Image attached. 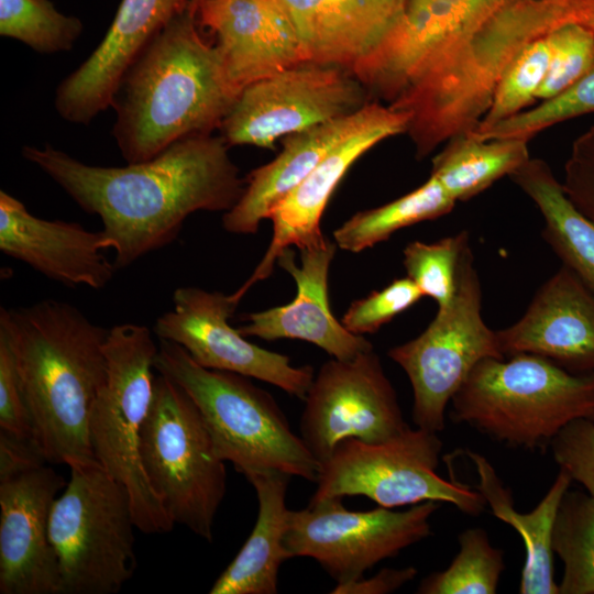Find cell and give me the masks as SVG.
Here are the masks:
<instances>
[{"label": "cell", "mask_w": 594, "mask_h": 594, "mask_svg": "<svg viewBox=\"0 0 594 594\" xmlns=\"http://www.w3.org/2000/svg\"><path fill=\"white\" fill-rule=\"evenodd\" d=\"M228 146L221 136H188L123 167L88 165L52 145L24 146L22 156L100 218L119 270L172 243L189 215L237 204L245 183Z\"/></svg>", "instance_id": "cell-1"}, {"label": "cell", "mask_w": 594, "mask_h": 594, "mask_svg": "<svg viewBox=\"0 0 594 594\" xmlns=\"http://www.w3.org/2000/svg\"><path fill=\"white\" fill-rule=\"evenodd\" d=\"M568 23L594 28V0H503L428 61L389 103L409 114L417 156L474 131L519 53Z\"/></svg>", "instance_id": "cell-2"}, {"label": "cell", "mask_w": 594, "mask_h": 594, "mask_svg": "<svg viewBox=\"0 0 594 594\" xmlns=\"http://www.w3.org/2000/svg\"><path fill=\"white\" fill-rule=\"evenodd\" d=\"M0 324L9 333L34 439L46 462L68 466L97 462L89 417L107 380L109 329L55 299L1 307Z\"/></svg>", "instance_id": "cell-3"}, {"label": "cell", "mask_w": 594, "mask_h": 594, "mask_svg": "<svg viewBox=\"0 0 594 594\" xmlns=\"http://www.w3.org/2000/svg\"><path fill=\"white\" fill-rule=\"evenodd\" d=\"M238 95L186 9L141 51L114 92L112 133L122 157L143 162L182 139L209 135Z\"/></svg>", "instance_id": "cell-4"}, {"label": "cell", "mask_w": 594, "mask_h": 594, "mask_svg": "<svg viewBox=\"0 0 594 594\" xmlns=\"http://www.w3.org/2000/svg\"><path fill=\"white\" fill-rule=\"evenodd\" d=\"M154 367L176 382L197 406L216 453L246 479L280 472L317 481L319 462L265 389L250 377L206 369L179 344L158 339Z\"/></svg>", "instance_id": "cell-5"}, {"label": "cell", "mask_w": 594, "mask_h": 594, "mask_svg": "<svg viewBox=\"0 0 594 594\" xmlns=\"http://www.w3.org/2000/svg\"><path fill=\"white\" fill-rule=\"evenodd\" d=\"M451 418L507 447L546 449L571 421L594 420V373L528 353L486 358L452 397Z\"/></svg>", "instance_id": "cell-6"}, {"label": "cell", "mask_w": 594, "mask_h": 594, "mask_svg": "<svg viewBox=\"0 0 594 594\" xmlns=\"http://www.w3.org/2000/svg\"><path fill=\"white\" fill-rule=\"evenodd\" d=\"M158 351L152 331L139 323L109 329L105 343L107 380L89 417V441L96 461L129 492L136 528L163 534L174 522L144 472L140 437L154 389Z\"/></svg>", "instance_id": "cell-7"}, {"label": "cell", "mask_w": 594, "mask_h": 594, "mask_svg": "<svg viewBox=\"0 0 594 594\" xmlns=\"http://www.w3.org/2000/svg\"><path fill=\"white\" fill-rule=\"evenodd\" d=\"M52 506L48 535L61 594H114L132 578L136 528L125 486L97 462L69 466Z\"/></svg>", "instance_id": "cell-8"}, {"label": "cell", "mask_w": 594, "mask_h": 594, "mask_svg": "<svg viewBox=\"0 0 594 594\" xmlns=\"http://www.w3.org/2000/svg\"><path fill=\"white\" fill-rule=\"evenodd\" d=\"M140 453L148 483L170 520L211 542L227 492L224 461L193 399L161 373L155 375Z\"/></svg>", "instance_id": "cell-9"}, {"label": "cell", "mask_w": 594, "mask_h": 594, "mask_svg": "<svg viewBox=\"0 0 594 594\" xmlns=\"http://www.w3.org/2000/svg\"><path fill=\"white\" fill-rule=\"evenodd\" d=\"M441 450L438 433L418 427H408L396 437L376 443L344 439L329 460L320 464L310 502L362 495L378 506L394 508L433 501L479 516L487 507L482 494L436 472Z\"/></svg>", "instance_id": "cell-10"}, {"label": "cell", "mask_w": 594, "mask_h": 594, "mask_svg": "<svg viewBox=\"0 0 594 594\" xmlns=\"http://www.w3.org/2000/svg\"><path fill=\"white\" fill-rule=\"evenodd\" d=\"M388 356L413 387L416 427L441 432L446 410L474 366L486 358L504 359L496 331L482 317V288L470 245L462 254L452 301L415 339L392 348Z\"/></svg>", "instance_id": "cell-11"}, {"label": "cell", "mask_w": 594, "mask_h": 594, "mask_svg": "<svg viewBox=\"0 0 594 594\" xmlns=\"http://www.w3.org/2000/svg\"><path fill=\"white\" fill-rule=\"evenodd\" d=\"M343 497L309 502L300 510H290L284 544L290 558L309 557L337 582L363 578L382 560L432 535L430 519L439 502L411 505L406 510L377 507L352 512Z\"/></svg>", "instance_id": "cell-12"}, {"label": "cell", "mask_w": 594, "mask_h": 594, "mask_svg": "<svg viewBox=\"0 0 594 594\" xmlns=\"http://www.w3.org/2000/svg\"><path fill=\"white\" fill-rule=\"evenodd\" d=\"M367 103L348 68L304 62L245 86L223 118L228 145L273 147L275 141L349 116Z\"/></svg>", "instance_id": "cell-13"}, {"label": "cell", "mask_w": 594, "mask_h": 594, "mask_svg": "<svg viewBox=\"0 0 594 594\" xmlns=\"http://www.w3.org/2000/svg\"><path fill=\"white\" fill-rule=\"evenodd\" d=\"M304 400L300 438L319 464L344 439L383 442L409 427L374 349L323 363Z\"/></svg>", "instance_id": "cell-14"}, {"label": "cell", "mask_w": 594, "mask_h": 594, "mask_svg": "<svg viewBox=\"0 0 594 594\" xmlns=\"http://www.w3.org/2000/svg\"><path fill=\"white\" fill-rule=\"evenodd\" d=\"M174 308L161 315L153 331L158 339L183 346L199 365L237 373L277 386L305 399L314 381L309 365L294 366L287 355L248 341L229 319L239 302L232 295L199 287H178Z\"/></svg>", "instance_id": "cell-15"}, {"label": "cell", "mask_w": 594, "mask_h": 594, "mask_svg": "<svg viewBox=\"0 0 594 594\" xmlns=\"http://www.w3.org/2000/svg\"><path fill=\"white\" fill-rule=\"evenodd\" d=\"M409 114L391 106L369 103L363 123L339 142L315 169L268 213L273 237L250 278L232 295L241 301L257 282L267 278L278 255L290 245L299 250L318 245L326 238L320 229L324 208L344 174L365 152L381 141L407 132Z\"/></svg>", "instance_id": "cell-16"}, {"label": "cell", "mask_w": 594, "mask_h": 594, "mask_svg": "<svg viewBox=\"0 0 594 594\" xmlns=\"http://www.w3.org/2000/svg\"><path fill=\"white\" fill-rule=\"evenodd\" d=\"M65 485L45 465L0 479L1 594H61L48 526L53 503Z\"/></svg>", "instance_id": "cell-17"}, {"label": "cell", "mask_w": 594, "mask_h": 594, "mask_svg": "<svg viewBox=\"0 0 594 594\" xmlns=\"http://www.w3.org/2000/svg\"><path fill=\"white\" fill-rule=\"evenodd\" d=\"M198 25L208 29L230 82L245 86L309 62L277 0H188Z\"/></svg>", "instance_id": "cell-18"}, {"label": "cell", "mask_w": 594, "mask_h": 594, "mask_svg": "<svg viewBox=\"0 0 594 594\" xmlns=\"http://www.w3.org/2000/svg\"><path fill=\"white\" fill-rule=\"evenodd\" d=\"M187 6L188 0H121L103 40L58 85L54 99L57 113L70 123L89 124L111 107L127 69Z\"/></svg>", "instance_id": "cell-19"}, {"label": "cell", "mask_w": 594, "mask_h": 594, "mask_svg": "<svg viewBox=\"0 0 594 594\" xmlns=\"http://www.w3.org/2000/svg\"><path fill=\"white\" fill-rule=\"evenodd\" d=\"M503 0H407L380 46L353 70L389 103L436 54Z\"/></svg>", "instance_id": "cell-20"}, {"label": "cell", "mask_w": 594, "mask_h": 594, "mask_svg": "<svg viewBox=\"0 0 594 594\" xmlns=\"http://www.w3.org/2000/svg\"><path fill=\"white\" fill-rule=\"evenodd\" d=\"M496 333L505 358L535 354L573 374L594 373V294L564 265L522 317Z\"/></svg>", "instance_id": "cell-21"}, {"label": "cell", "mask_w": 594, "mask_h": 594, "mask_svg": "<svg viewBox=\"0 0 594 594\" xmlns=\"http://www.w3.org/2000/svg\"><path fill=\"white\" fill-rule=\"evenodd\" d=\"M337 243H322L300 251V265L295 264L294 251L288 248L276 264L294 278L297 294L287 305L273 307L242 317L238 330L244 337L263 340L298 339L312 343L331 358L346 361L372 350L363 337L350 332L331 312L328 300V275Z\"/></svg>", "instance_id": "cell-22"}, {"label": "cell", "mask_w": 594, "mask_h": 594, "mask_svg": "<svg viewBox=\"0 0 594 594\" xmlns=\"http://www.w3.org/2000/svg\"><path fill=\"white\" fill-rule=\"evenodd\" d=\"M107 249L102 231L38 218L22 201L0 191V250L46 277L68 286L102 289L117 270L102 253Z\"/></svg>", "instance_id": "cell-23"}, {"label": "cell", "mask_w": 594, "mask_h": 594, "mask_svg": "<svg viewBox=\"0 0 594 594\" xmlns=\"http://www.w3.org/2000/svg\"><path fill=\"white\" fill-rule=\"evenodd\" d=\"M369 103L360 110L285 136L282 152L252 170L237 204L222 218L226 231L254 234L271 210L288 196L344 138L365 120Z\"/></svg>", "instance_id": "cell-24"}, {"label": "cell", "mask_w": 594, "mask_h": 594, "mask_svg": "<svg viewBox=\"0 0 594 594\" xmlns=\"http://www.w3.org/2000/svg\"><path fill=\"white\" fill-rule=\"evenodd\" d=\"M309 62L351 72L383 42L396 19L376 0H277Z\"/></svg>", "instance_id": "cell-25"}, {"label": "cell", "mask_w": 594, "mask_h": 594, "mask_svg": "<svg viewBox=\"0 0 594 594\" xmlns=\"http://www.w3.org/2000/svg\"><path fill=\"white\" fill-rule=\"evenodd\" d=\"M290 475L280 472L254 474L258 513L254 528L235 558L211 586L210 594H276L282 563L290 556L284 537L288 528L286 506Z\"/></svg>", "instance_id": "cell-26"}, {"label": "cell", "mask_w": 594, "mask_h": 594, "mask_svg": "<svg viewBox=\"0 0 594 594\" xmlns=\"http://www.w3.org/2000/svg\"><path fill=\"white\" fill-rule=\"evenodd\" d=\"M479 476L474 486L484 497L492 514L508 524L522 538L526 559L521 570L520 594H559L554 580L552 527L560 501L570 488L571 477L561 470L540 503L529 513L517 512L513 493L505 486L494 466L482 454L468 451Z\"/></svg>", "instance_id": "cell-27"}, {"label": "cell", "mask_w": 594, "mask_h": 594, "mask_svg": "<svg viewBox=\"0 0 594 594\" xmlns=\"http://www.w3.org/2000/svg\"><path fill=\"white\" fill-rule=\"evenodd\" d=\"M509 178L538 207L542 237L562 265L594 294V222L572 204L543 160L530 157Z\"/></svg>", "instance_id": "cell-28"}, {"label": "cell", "mask_w": 594, "mask_h": 594, "mask_svg": "<svg viewBox=\"0 0 594 594\" xmlns=\"http://www.w3.org/2000/svg\"><path fill=\"white\" fill-rule=\"evenodd\" d=\"M527 140H481L465 133L449 141L432 160L431 176L449 195L466 201L530 158Z\"/></svg>", "instance_id": "cell-29"}, {"label": "cell", "mask_w": 594, "mask_h": 594, "mask_svg": "<svg viewBox=\"0 0 594 594\" xmlns=\"http://www.w3.org/2000/svg\"><path fill=\"white\" fill-rule=\"evenodd\" d=\"M455 200L430 177L418 188L384 206L360 211L333 232L337 245L353 253L387 240L394 232L449 213Z\"/></svg>", "instance_id": "cell-30"}, {"label": "cell", "mask_w": 594, "mask_h": 594, "mask_svg": "<svg viewBox=\"0 0 594 594\" xmlns=\"http://www.w3.org/2000/svg\"><path fill=\"white\" fill-rule=\"evenodd\" d=\"M551 547L563 563L559 594H594V497L568 490L552 527Z\"/></svg>", "instance_id": "cell-31"}, {"label": "cell", "mask_w": 594, "mask_h": 594, "mask_svg": "<svg viewBox=\"0 0 594 594\" xmlns=\"http://www.w3.org/2000/svg\"><path fill=\"white\" fill-rule=\"evenodd\" d=\"M460 550L443 571L426 576L419 594H494L505 570L504 552L491 544L481 527L459 535Z\"/></svg>", "instance_id": "cell-32"}, {"label": "cell", "mask_w": 594, "mask_h": 594, "mask_svg": "<svg viewBox=\"0 0 594 594\" xmlns=\"http://www.w3.org/2000/svg\"><path fill=\"white\" fill-rule=\"evenodd\" d=\"M82 22L57 11L50 0H0V34L41 54L73 48Z\"/></svg>", "instance_id": "cell-33"}, {"label": "cell", "mask_w": 594, "mask_h": 594, "mask_svg": "<svg viewBox=\"0 0 594 594\" xmlns=\"http://www.w3.org/2000/svg\"><path fill=\"white\" fill-rule=\"evenodd\" d=\"M551 32L529 43L513 61L495 89L487 112L472 132L486 131L538 100L550 63Z\"/></svg>", "instance_id": "cell-34"}, {"label": "cell", "mask_w": 594, "mask_h": 594, "mask_svg": "<svg viewBox=\"0 0 594 594\" xmlns=\"http://www.w3.org/2000/svg\"><path fill=\"white\" fill-rule=\"evenodd\" d=\"M594 112V65L559 94L540 100L483 132H470L477 139H521L530 141L541 131L569 119Z\"/></svg>", "instance_id": "cell-35"}, {"label": "cell", "mask_w": 594, "mask_h": 594, "mask_svg": "<svg viewBox=\"0 0 594 594\" xmlns=\"http://www.w3.org/2000/svg\"><path fill=\"white\" fill-rule=\"evenodd\" d=\"M468 245L469 234L461 231L433 243L413 241L404 249L407 277L438 308L448 306L454 297L460 261Z\"/></svg>", "instance_id": "cell-36"}, {"label": "cell", "mask_w": 594, "mask_h": 594, "mask_svg": "<svg viewBox=\"0 0 594 594\" xmlns=\"http://www.w3.org/2000/svg\"><path fill=\"white\" fill-rule=\"evenodd\" d=\"M594 65V28L568 23L551 32L549 68L538 92V100L568 88Z\"/></svg>", "instance_id": "cell-37"}, {"label": "cell", "mask_w": 594, "mask_h": 594, "mask_svg": "<svg viewBox=\"0 0 594 594\" xmlns=\"http://www.w3.org/2000/svg\"><path fill=\"white\" fill-rule=\"evenodd\" d=\"M422 297V293L410 278H397L383 289L354 300L341 322L358 336L375 333Z\"/></svg>", "instance_id": "cell-38"}, {"label": "cell", "mask_w": 594, "mask_h": 594, "mask_svg": "<svg viewBox=\"0 0 594 594\" xmlns=\"http://www.w3.org/2000/svg\"><path fill=\"white\" fill-rule=\"evenodd\" d=\"M549 447L560 469L594 497V420L581 418L571 421Z\"/></svg>", "instance_id": "cell-39"}, {"label": "cell", "mask_w": 594, "mask_h": 594, "mask_svg": "<svg viewBox=\"0 0 594 594\" xmlns=\"http://www.w3.org/2000/svg\"><path fill=\"white\" fill-rule=\"evenodd\" d=\"M0 431L35 441L14 352L9 333L2 324H0Z\"/></svg>", "instance_id": "cell-40"}, {"label": "cell", "mask_w": 594, "mask_h": 594, "mask_svg": "<svg viewBox=\"0 0 594 594\" xmlns=\"http://www.w3.org/2000/svg\"><path fill=\"white\" fill-rule=\"evenodd\" d=\"M562 187L572 204L594 222V125L573 141Z\"/></svg>", "instance_id": "cell-41"}, {"label": "cell", "mask_w": 594, "mask_h": 594, "mask_svg": "<svg viewBox=\"0 0 594 594\" xmlns=\"http://www.w3.org/2000/svg\"><path fill=\"white\" fill-rule=\"evenodd\" d=\"M46 462L34 440L0 431V479L38 468Z\"/></svg>", "instance_id": "cell-42"}, {"label": "cell", "mask_w": 594, "mask_h": 594, "mask_svg": "<svg viewBox=\"0 0 594 594\" xmlns=\"http://www.w3.org/2000/svg\"><path fill=\"white\" fill-rule=\"evenodd\" d=\"M417 569L407 566L403 569H382L372 578L354 580L348 583L337 584L332 594H386L400 588L414 580Z\"/></svg>", "instance_id": "cell-43"}, {"label": "cell", "mask_w": 594, "mask_h": 594, "mask_svg": "<svg viewBox=\"0 0 594 594\" xmlns=\"http://www.w3.org/2000/svg\"><path fill=\"white\" fill-rule=\"evenodd\" d=\"M383 6L396 20L399 18L407 0H376Z\"/></svg>", "instance_id": "cell-44"}]
</instances>
